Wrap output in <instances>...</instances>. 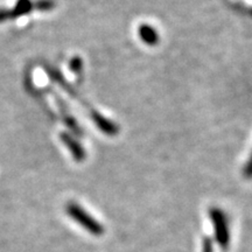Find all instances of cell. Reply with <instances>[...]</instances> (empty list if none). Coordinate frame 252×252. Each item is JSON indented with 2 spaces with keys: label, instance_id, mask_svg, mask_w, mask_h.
I'll use <instances>...</instances> for the list:
<instances>
[{
  "label": "cell",
  "instance_id": "3",
  "mask_svg": "<svg viewBox=\"0 0 252 252\" xmlns=\"http://www.w3.org/2000/svg\"><path fill=\"white\" fill-rule=\"evenodd\" d=\"M60 138H61L62 143L68 147L69 152H70L72 158H74L75 161L82 162L86 160L87 158L86 150L83 149V146L80 144V141H77L74 137H71L69 133H65V132H63V133L60 134Z\"/></svg>",
  "mask_w": 252,
  "mask_h": 252
},
{
  "label": "cell",
  "instance_id": "6",
  "mask_svg": "<svg viewBox=\"0 0 252 252\" xmlns=\"http://www.w3.org/2000/svg\"><path fill=\"white\" fill-rule=\"evenodd\" d=\"M138 35L144 43L149 46H156L159 42V34L154 30L153 26L147 24H143L138 27Z\"/></svg>",
  "mask_w": 252,
  "mask_h": 252
},
{
  "label": "cell",
  "instance_id": "1",
  "mask_svg": "<svg viewBox=\"0 0 252 252\" xmlns=\"http://www.w3.org/2000/svg\"><path fill=\"white\" fill-rule=\"evenodd\" d=\"M65 210H67L68 216L72 220L77 222L82 228L86 229L90 235L102 236L104 234V228L102 224L96 219H94L87 210H84L78 203L69 202L65 207Z\"/></svg>",
  "mask_w": 252,
  "mask_h": 252
},
{
  "label": "cell",
  "instance_id": "9",
  "mask_svg": "<svg viewBox=\"0 0 252 252\" xmlns=\"http://www.w3.org/2000/svg\"><path fill=\"white\" fill-rule=\"evenodd\" d=\"M244 174H245V176H248V178H252V153L250 156V159H249L247 165H245Z\"/></svg>",
  "mask_w": 252,
  "mask_h": 252
},
{
  "label": "cell",
  "instance_id": "8",
  "mask_svg": "<svg viewBox=\"0 0 252 252\" xmlns=\"http://www.w3.org/2000/svg\"><path fill=\"white\" fill-rule=\"evenodd\" d=\"M82 68H83V62H82V59L78 58V56H75V58L70 61L71 71H74L75 74H80Z\"/></svg>",
  "mask_w": 252,
  "mask_h": 252
},
{
  "label": "cell",
  "instance_id": "2",
  "mask_svg": "<svg viewBox=\"0 0 252 252\" xmlns=\"http://www.w3.org/2000/svg\"><path fill=\"white\" fill-rule=\"evenodd\" d=\"M33 9H36V1H33V0H17L13 8L0 9V24L26 15L31 13Z\"/></svg>",
  "mask_w": 252,
  "mask_h": 252
},
{
  "label": "cell",
  "instance_id": "7",
  "mask_svg": "<svg viewBox=\"0 0 252 252\" xmlns=\"http://www.w3.org/2000/svg\"><path fill=\"white\" fill-rule=\"evenodd\" d=\"M56 6V2L54 0H37L36 1V9L37 11H52Z\"/></svg>",
  "mask_w": 252,
  "mask_h": 252
},
{
  "label": "cell",
  "instance_id": "4",
  "mask_svg": "<svg viewBox=\"0 0 252 252\" xmlns=\"http://www.w3.org/2000/svg\"><path fill=\"white\" fill-rule=\"evenodd\" d=\"M91 118H93L94 124H96L97 127H98L99 130L103 132V133H105L106 135L118 134V132H119L118 125L116 124V123L110 121V119L105 118L104 116L99 115L97 111H94L93 113H91Z\"/></svg>",
  "mask_w": 252,
  "mask_h": 252
},
{
  "label": "cell",
  "instance_id": "5",
  "mask_svg": "<svg viewBox=\"0 0 252 252\" xmlns=\"http://www.w3.org/2000/svg\"><path fill=\"white\" fill-rule=\"evenodd\" d=\"M210 216H212L214 224H215L217 237L220 238V241L225 242L228 239V228H226L224 215H223V213L220 210L213 209L210 212Z\"/></svg>",
  "mask_w": 252,
  "mask_h": 252
},
{
  "label": "cell",
  "instance_id": "10",
  "mask_svg": "<svg viewBox=\"0 0 252 252\" xmlns=\"http://www.w3.org/2000/svg\"><path fill=\"white\" fill-rule=\"evenodd\" d=\"M251 14H252V11H251Z\"/></svg>",
  "mask_w": 252,
  "mask_h": 252
}]
</instances>
